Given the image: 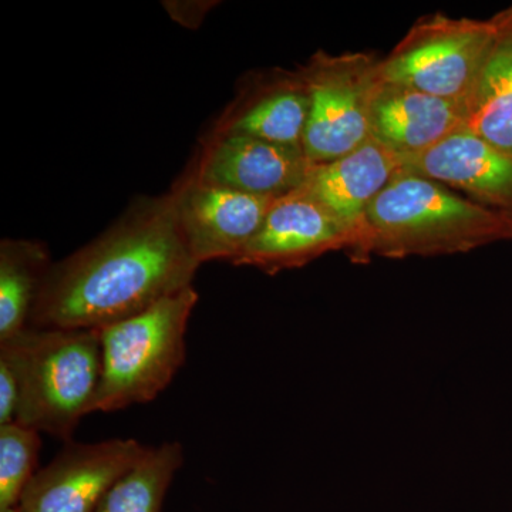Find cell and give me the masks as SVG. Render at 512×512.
Wrapping results in <instances>:
<instances>
[{
    "label": "cell",
    "mask_w": 512,
    "mask_h": 512,
    "mask_svg": "<svg viewBox=\"0 0 512 512\" xmlns=\"http://www.w3.org/2000/svg\"><path fill=\"white\" fill-rule=\"evenodd\" d=\"M198 268L174 192L137 201L109 231L50 265L29 326L107 328L190 288Z\"/></svg>",
    "instance_id": "1"
},
{
    "label": "cell",
    "mask_w": 512,
    "mask_h": 512,
    "mask_svg": "<svg viewBox=\"0 0 512 512\" xmlns=\"http://www.w3.org/2000/svg\"><path fill=\"white\" fill-rule=\"evenodd\" d=\"M512 241V221L446 185L397 171L367 211L357 262L466 254Z\"/></svg>",
    "instance_id": "2"
},
{
    "label": "cell",
    "mask_w": 512,
    "mask_h": 512,
    "mask_svg": "<svg viewBox=\"0 0 512 512\" xmlns=\"http://www.w3.org/2000/svg\"><path fill=\"white\" fill-rule=\"evenodd\" d=\"M19 383L15 423L70 441L90 414L101 373L99 330L23 329L0 343Z\"/></svg>",
    "instance_id": "3"
},
{
    "label": "cell",
    "mask_w": 512,
    "mask_h": 512,
    "mask_svg": "<svg viewBox=\"0 0 512 512\" xmlns=\"http://www.w3.org/2000/svg\"><path fill=\"white\" fill-rule=\"evenodd\" d=\"M197 302L190 286L99 330L101 373L90 413L153 402L170 386L185 362V335Z\"/></svg>",
    "instance_id": "4"
},
{
    "label": "cell",
    "mask_w": 512,
    "mask_h": 512,
    "mask_svg": "<svg viewBox=\"0 0 512 512\" xmlns=\"http://www.w3.org/2000/svg\"><path fill=\"white\" fill-rule=\"evenodd\" d=\"M500 32V13L487 20L443 13L423 16L390 55L379 60L377 79L467 104L483 79Z\"/></svg>",
    "instance_id": "5"
},
{
    "label": "cell",
    "mask_w": 512,
    "mask_h": 512,
    "mask_svg": "<svg viewBox=\"0 0 512 512\" xmlns=\"http://www.w3.org/2000/svg\"><path fill=\"white\" fill-rule=\"evenodd\" d=\"M379 60L369 53L319 52L299 70L309 96L303 153L312 164L352 153L369 138V106Z\"/></svg>",
    "instance_id": "6"
},
{
    "label": "cell",
    "mask_w": 512,
    "mask_h": 512,
    "mask_svg": "<svg viewBox=\"0 0 512 512\" xmlns=\"http://www.w3.org/2000/svg\"><path fill=\"white\" fill-rule=\"evenodd\" d=\"M147 450L134 439L67 441L46 467L36 471L18 507L22 512H96L111 487Z\"/></svg>",
    "instance_id": "7"
},
{
    "label": "cell",
    "mask_w": 512,
    "mask_h": 512,
    "mask_svg": "<svg viewBox=\"0 0 512 512\" xmlns=\"http://www.w3.org/2000/svg\"><path fill=\"white\" fill-rule=\"evenodd\" d=\"M356 238L318 200L302 188L276 198L261 228L234 265L266 274L302 268L328 252L353 251Z\"/></svg>",
    "instance_id": "8"
},
{
    "label": "cell",
    "mask_w": 512,
    "mask_h": 512,
    "mask_svg": "<svg viewBox=\"0 0 512 512\" xmlns=\"http://www.w3.org/2000/svg\"><path fill=\"white\" fill-rule=\"evenodd\" d=\"M185 242L198 264L238 256L261 228L276 198L220 187L190 177L174 190Z\"/></svg>",
    "instance_id": "9"
},
{
    "label": "cell",
    "mask_w": 512,
    "mask_h": 512,
    "mask_svg": "<svg viewBox=\"0 0 512 512\" xmlns=\"http://www.w3.org/2000/svg\"><path fill=\"white\" fill-rule=\"evenodd\" d=\"M467 117L466 103L377 79L369 106V136L403 160L464 130Z\"/></svg>",
    "instance_id": "10"
},
{
    "label": "cell",
    "mask_w": 512,
    "mask_h": 512,
    "mask_svg": "<svg viewBox=\"0 0 512 512\" xmlns=\"http://www.w3.org/2000/svg\"><path fill=\"white\" fill-rule=\"evenodd\" d=\"M400 171L466 192L468 200L512 221V157L466 128L423 153L403 158Z\"/></svg>",
    "instance_id": "11"
},
{
    "label": "cell",
    "mask_w": 512,
    "mask_h": 512,
    "mask_svg": "<svg viewBox=\"0 0 512 512\" xmlns=\"http://www.w3.org/2000/svg\"><path fill=\"white\" fill-rule=\"evenodd\" d=\"M311 165L302 148L220 133L194 177L245 194L279 198L305 183Z\"/></svg>",
    "instance_id": "12"
},
{
    "label": "cell",
    "mask_w": 512,
    "mask_h": 512,
    "mask_svg": "<svg viewBox=\"0 0 512 512\" xmlns=\"http://www.w3.org/2000/svg\"><path fill=\"white\" fill-rule=\"evenodd\" d=\"M400 167L402 160L396 154L369 137L338 160L312 164L299 188L325 205L353 232L356 245L350 256L359 247L370 205Z\"/></svg>",
    "instance_id": "13"
},
{
    "label": "cell",
    "mask_w": 512,
    "mask_h": 512,
    "mask_svg": "<svg viewBox=\"0 0 512 512\" xmlns=\"http://www.w3.org/2000/svg\"><path fill=\"white\" fill-rule=\"evenodd\" d=\"M308 113V90L301 73H286L252 97L221 133L241 134L303 150Z\"/></svg>",
    "instance_id": "14"
},
{
    "label": "cell",
    "mask_w": 512,
    "mask_h": 512,
    "mask_svg": "<svg viewBox=\"0 0 512 512\" xmlns=\"http://www.w3.org/2000/svg\"><path fill=\"white\" fill-rule=\"evenodd\" d=\"M497 47L467 103L466 130L512 157V5L501 10Z\"/></svg>",
    "instance_id": "15"
},
{
    "label": "cell",
    "mask_w": 512,
    "mask_h": 512,
    "mask_svg": "<svg viewBox=\"0 0 512 512\" xmlns=\"http://www.w3.org/2000/svg\"><path fill=\"white\" fill-rule=\"evenodd\" d=\"M45 247L5 239L0 245V343L28 328L40 285L49 271Z\"/></svg>",
    "instance_id": "16"
},
{
    "label": "cell",
    "mask_w": 512,
    "mask_h": 512,
    "mask_svg": "<svg viewBox=\"0 0 512 512\" xmlns=\"http://www.w3.org/2000/svg\"><path fill=\"white\" fill-rule=\"evenodd\" d=\"M184 463L178 441L148 447L140 461L111 487L96 512H161L165 495Z\"/></svg>",
    "instance_id": "17"
},
{
    "label": "cell",
    "mask_w": 512,
    "mask_h": 512,
    "mask_svg": "<svg viewBox=\"0 0 512 512\" xmlns=\"http://www.w3.org/2000/svg\"><path fill=\"white\" fill-rule=\"evenodd\" d=\"M40 447L39 431L18 423L0 426V510L18 507L36 474Z\"/></svg>",
    "instance_id": "18"
},
{
    "label": "cell",
    "mask_w": 512,
    "mask_h": 512,
    "mask_svg": "<svg viewBox=\"0 0 512 512\" xmlns=\"http://www.w3.org/2000/svg\"><path fill=\"white\" fill-rule=\"evenodd\" d=\"M18 406V379L8 363L0 360V426L15 423Z\"/></svg>",
    "instance_id": "19"
},
{
    "label": "cell",
    "mask_w": 512,
    "mask_h": 512,
    "mask_svg": "<svg viewBox=\"0 0 512 512\" xmlns=\"http://www.w3.org/2000/svg\"><path fill=\"white\" fill-rule=\"evenodd\" d=\"M0 512H22L19 507L6 508V510H0Z\"/></svg>",
    "instance_id": "20"
}]
</instances>
